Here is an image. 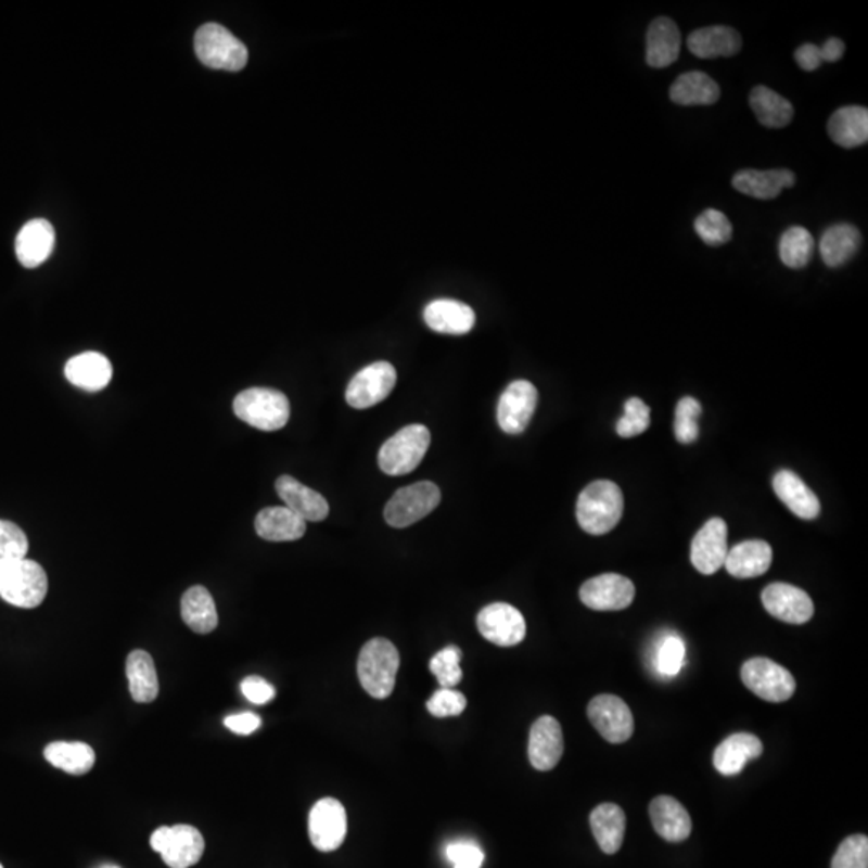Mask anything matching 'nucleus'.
<instances>
[{
  "label": "nucleus",
  "mask_w": 868,
  "mask_h": 868,
  "mask_svg": "<svg viewBox=\"0 0 868 868\" xmlns=\"http://www.w3.org/2000/svg\"><path fill=\"white\" fill-rule=\"evenodd\" d=\"M623 510L624 497L620 486L613 481H593L577 499V523L586 533L603 536L620 523Z\"/></svg>",
  "instance_id": "obj_1"
},
{
  "label": "nucleus",
  "mask_w": 868,
  "mask_h": 868,
  "mask_svg": "<svg viewBox=\"0 0 868 868\" xmlns=\"http://www.w3.org/2000/svg\"><path fill=\"white\" fill-rule=\"evenodd\" d=\"M399 651L388 639L369 640L362 647L357 661V676L360 686L370 697L385 700L393 693L396 686L397 671H399Z\"/></svg>",
  "instance_id": "obj_2"
},
{
  "label": "nucleus",
  "mask_w": 868,
  "mask_h": 868,
  "mask_svg": "<svg viewBox=\"0 0 868 868\" xmlns=\"http://www.w3.org/2000/svg\"><path fill=\"white\" fill-rule=\"evenodd\" d=\"M233 412L260 432L282 430L290 420V400L282 391L250 388L237 394Z\"/></svg>",
  "instance_id": "obj_3"
},
{
  "label": "nucleus",
  "mask_w": 868,
  "mask_h": 868,
  "mask_svg": "<svg viewBox=\"0 0 868 868\" xmlns=\"http://www.w3.org/2000/svg\"><path fill=\"white\" fill-rule=\"evenodd\" d=\"M432 443V434L425 425L406 426L391 436L379 452V465L390 476H403L413 472L422 463Z\"/></svg>",
  "instance_id": "obj_4"
},
{
  "label": "nucleus",
  "mask_w": 868,
  "mask_h": 868,
  "mask_svg": "<svg viewBox=\"0 0 868 868\" xmlns=\"http://www.w3.org/2000/svg\"><path fill=\"white\" fill-rule=\"evenodd\" d=\"M49 579L38 562L22 560L0 571V599L10 605L38 608L47 597Z\"/></svg>",
  "instance_id": "obj_5"
},
{
  "label": "nucleus",
  "mask_w": 868,
  "mask_h": 868,
  "mask_svg": "<svg viewBox=\"0 0 868 868\" xmlns=\"http://www.w3.org/2000/svg\"><path fill=\"white\" fill-rule=\"evenodd\" d=\"M195 52L200 62L213 69L240 72L248 63L245 43L217 23H208L196 31Z\"/></svg>",
  "instance_id": "obj_6"
},
{
  "label": "nucleus",
  "mask_w": 868,
  "mask_h": 868,
  "mask_svg": "<svg viewBox=\"0 0 868 868\" xmlns=\"http://www.w3.org/2000/svg\"><path fill=\"white\" fill-rule=\"evenodd\" d=\"M150 844L162 854L169 868H190L200 863L205 853V840L192 825H174L153 831Z\"/></svg>",
  "instance_id": "obj_7"
},
{
  "label": "nucleus",
  "mask_w": 868,
  "mask_h": 868,
  "mask_svg": "<svg viewBox=\"0 0 868 868\" xmlns=\"http://www.w3.org/2000/svg\"><path fill=\"white\" fill-rule=\"evenodd\" d=\"M439 487L432 481H420V483L400 487L386 503V523L393 527L412 526L417 521L429 516L439 506Z\"/></svg>",
  "instance_id": "obj_8"
},
{
  "label": "nucleus",
  "mask_w": 868,
  "mask_h": 868,
  "mask_svg": "<svg viewBox=\"0 0 868 868\" xmlns=\"http://www.w3.org/2000/svg\"><path fill=\"white\" fill-rule=\"evenodd\" d=\"M744 687L769 703H783L793 697L796 680L790 671L767 658H751L741 667Z\"/></svg>",
  "instance_id": "obj_9"
},
{
  "label": "nucleus",
  "mask_w": 868,
  "mask_h": 868,
  "mask_svg": "<svg viewBox=\"0 0 868 868\" xmlns=\"http://www.w3.org/2000/svg\"><path fill=\"white\" fill-rule=\"evenodd\" d=\"M397 382L396 369L385 360L370 363L350 380L346 403L354 409H369L385 400Z\"/></svg>",
  "instance_id": "obj_10"
},
{
  "label": "nucleus",
  "mask_w": 868,
  "mask_h": 868,
  "mask_svg": "<svg viewBox=\"0 0 868 868\" xmlns=\"http://www.w3.org/2000/svg\"><path fill=\"white\" fill-rule=\"evenodd\" d=\"M345 806L335 797H323L314 804L309 814V838L320 853H332L346 840Z\"/></svg>",
  "instance_id": "obj_11"
},
{
  "label": "nucleus",
  "mask_w": 868,
  "mask_h": 868,
  "mask_svg": "<svg viewBox=\"0 0 868 868\" xmlns=\"http://www.w3.org/2000/svg\"><path fill=\"white\" fill-rule=\"evenodd\" d=\"M477 630L487 642L499 647H515L526 637V621L509 603H490L476 617Z\"/></svg>",
  "instance_id": "obj_12"
},
{
  "label": "nucleus",
  "mask_w": 868,
  "mask_h": 868,
  "mask_svg": "<svg viewBox=\"0 0 868 868\" xmlns=\"http://www.w3.org/2000/svg\"><path fill=\"white\" fill-rule=\"evenodd\" d=\"M587 716L607 741L621 744L634 733V716L629 706L614 694H599L587 706Z\"/></svg>",
  "instance_id": "obj_13"
},
{
  "label": "nucleus",
  "mask_w": 868,
  "mask_h": 868,
  "mask_svg": "<svg viewBox=\"0 0 868 868\" xmlns=\"http://www.w3.org/2000/svg\"><path fill=\"white\" fill-rule=\"evenodd\" d=\"M537 394L536 386L527 380H516L510 383L500 396L497 404V423L507 434H520L529 425L534 412H536Z\"/></svg>",
  "instance_id": "obj_14"
},
{
  "label": "nucleus",
  "mask_w": 868,
  "mask_h": 868,
  "mask_svg": "<svg viewBox=\"0 0 868 868\" xmlns=\"http://www.w3.org/2000/svg\"><path fill=\"white\" fill-rule=\"evenodd\" d=\"M579 597L580 602L590 610L620 611L634 602L636 587L633 580L621 574H600L583 584Z\"/></svg>",
  "instance_id": "obj_15"
},
{
  "label": "nucleus",
  "mask_w": 868,
  "mask_h": 868,
  "mask_svg": "<svg viewBox=\"0 0 868 868\" xmlns=\"http://www.w3.org/2000/svg\"><path fill=\"white\" fill-rule=\"evenodd\" d=\"M727 536H729V531H727L726 521L711 519L693 537L690 559H692L693 566L704 576L717 573L726 563L727 553H729Z\"/></svg>",
  "instance_id": "obj_16"
},
{
  "label": "nucleus",
  "mask_w": 868,
  "mask_h": 868,
  "mask_svg": "<svg viewBox=\"0 0 868 868\" xmlns=\"http://www.w3.org/2000/svg\"><path fill=\"white\" fill-rule=\"evenodd\" d=\"M763 605L770 616L788 624H804L813 620L814 603L800 587L776 583L763 590Z\"/></svg>",
  "instance_id": "obj_17"
},
{
  "label": "nucleus",
  "mask_w": 868,
  "mask_h": 868,
  "mask_svg": "<svg viewBox=\"0 0 868 868\" xmlns=\"http://www.w3.org/2000/svg\"><path fill=\"white\" fill-rule=\"evenodd\" d=\"M564 741L562 726L552 716H542L533 724L527 744L531 766L540 773L552 770L562 760Z\"/></svg>",
  "instance_id": "obj_18"
},
{
  "label": "nucleus",
  "mask_w": 868,
  "mask_h": 868,
  "mask_svg": "<svg viewBox=\"0 0 868 868\" xmlns=\"http://www.w3.org/2000/svg\"><path fill=\"white\" fill-rule=\"evenodd\" d=\"M276 490L286 509L302 516L304 521H323L329 516L330 507L326 497L310 487L304 486L296 477L280 476L276 481Z\"/></svg>",
  "instance_id": "obj_19"
},
{
  "label": "nucleus",
  "mask_w": 868,
  "mask_h": 868,
  "mask_svg": "<svg viewBox=\"0 0 868 868\" xmlns=\"http://www.w3.org/2000/svg\"><path fill=\"white\" fill-rule=\"evenodd\" d=\"M426 326L444 335H465L476 323L475 310L469 304L456 299H436L423 312Z\"/></svg>",
  "instance_id": "obj_20"
},
{
  "label": "nucleus",
  "mask_w": 868,
  "mask_h": 868,
  "mask_svg": "<svg viewBox=\"0 0 868 868\" xmlns=\"http://www.w3.org/2000/svg\"><path fill=\"white\" fill-rule=\"evenodd\" d=\"M55 246V230L46 219H33L23 226L16 237V258L23 266L33 269L41 266L52 255Z\"/></svg>",
  "instance_id": "obj_21"
},
{
  "label": "nucleus",
  "mask_w": 868,
  "mask_h": 868,
  "mask_svg": "<svg viewBox=\"0 0 868 868\" xmlns=\"http://www.w3.org/2000/svg\"><path fill=\"white\" fill-rule=\"evenodd\" d=\"M654 831L669 843L686 841L692 833V819L686 807L673 796H656L650 804Z\"/></svg>",
  "instance_id": "obj_22"
},
{
  "label": "nucleus",
  "mask_w": 868,
  "mask_h": 868,
  "mask_svg": "<svg viewBox=\"0 0 868 868\" xmlns=\"http://www.w3.org/2000/svg\"><path fill=\"white\" fill-rule=\"evenodd\" d=\"M763 754V741L751 733H733L714 751L713 764L720 776H738L750 761Z\"/></svg>",
  "instance_id": "obj_23"
},
{
  "label": "nucleus",
  "mask_w": 868,
  "mask_h": 868,
  "mask_svg": "<svg viewBox=\"0 0 868 868\" xmlns=\"http://www.w3.org/2000/svg\"><path fill=\"white\" fill-rule=\"evenodd\" d=\"M65 376L72 385L78 386V388L89 391V393H99L112 382V362L103 354L93 353V350L78 354L66 362Z\"/></svg>",
  "instance_id": "obj_24"
},
{
  "label": "nucleus",
  "mask_w": 868,
  "mask_h": 868,
  "mask_svg": "<svg viewBox=\"0 0 868 868\" xmlns=\"http://www.w3.org/2000/svg\"><path fill=\"white\" fill-rule=\"evenodd\" d=\"M774 490L777 497L803 520H816L820 515V500L813 489L790 470H780L774 476Z\"/></svg>",
  "instance_id": "obj_25"
},
{
  "label": "nucleus",
  "mask_w": 868,
  "mask_h": 868,
  "mask_svg": "<svg viewBox=\"0 0 868 868\" xmlns=\"http://www.w3.org/2000/svg\"><path fill=\"white\" fill-rule=\"evenodd\" d=\"M682 47L679 28L666 16L653 20L647 33V63L651 68H666L677 62Z\"/></svg>",
  "instance_id": "obj_26"
},
{
  "label": "nucleus",
  "mask_w": 868,
  "mask_h": 868,
  "mask_svg": "<svg viewBox=\"0 0 868 868\" xmlns=\"http://www.w3.org/2000/svg\"><path fill=\"white\" fill-rule=\"evenodd\" d=\"M773 547L764 540H744L729 549L724 566L730 576L738 579H751L763 576L773 564Z\"/></svg>",
  "instance_id": "obj_27"
},
{
  "label": "nucleus",
  "mask_w": 868,
  "mask_h": 868,
  "mask_svg": "<svg viewBox=\"0 0 868 868\" xmlns=\"http://www.w3.org/2000/svg\"><path fill=\"white\" fill-rule=\"evenodd\" d=\"M794 182L796 177L788 169H773V171L744 169L737 173L732 179L733 189L757 200L777 199L784 189L793 187Z\"/></svg>",
  "instance_id": "obj_28"
},
{
  "label": "nucleus",
  "mask_w": 868,
  "mask_h": 868,
  "mask_svg": "<svg viewBox=\"0 0 868 868\" xmlns=\"http://www.w3.org/2000/svg\"><path fill=\"white\" fill-rule=\"evenodd\" d=\"M255 529L260 539L289 542L302 539L306 534V521L286 507H267L256 516Z\"/></svg>",
  "instance_id": "obj_29"
},
{
  "label": "nucleus",
  "mask_w": 868,
  "mask_h": 868,
  "mask_svg": "<svg viewBox=\"0 0 868 868\" xmlns=\"http://www.w3.org/2000/svg\"><path fill=\"white\" fill-rule=\"evenodd\" d=\"M687 46L698 59H727L740 52L741 38L729 26H707L693 31L687 39Z\"/></svg>",
  "instance_id": "obj_30"
},
{
  "label": "nucleus",
  "mask_w": 868,
  "mask_h": 868,
  "mask_svg": "<svg viewBox=\"0 0 868 868\" xmlns=\"http://www.w3.org/2000/svg\"><path fill=\"white\" fill-rule=\"evenodd\" d=\"M863 235L853 224H834L825 230L820 239V256L828 267L844 266L859 252Z\"/></svg>",
  "instance_id": "obj_31"
},
{
  "label": "nucleus",
  "mask_w": 868,
  "mask_h": 868,
  "mask_svg": "<svg viewBox=\"0 0 868 868\" xmlns=\"http://www.w3.org/2000/svg\"><path fill=\"white\" fill-rule=\"evenodd\" d=\"M828 133L837 145L856 149L868 140V110L866 106H843L831 115Z\"/></svg>",
  "instance_id": "obj_32"
},
{
  "label": "nucleus",
  "mask_w": 868,
  "mask_h": 868,
  "mask_svg": "<svg viewBox=\"0 0 868 868\" xmlns=\"http://www.w3.org/2000/svg\"><path fill=\"white\" fill-rule=\"evenodd\" d=\"M590 828H592L600 850L611 856L623 846L624 833H626V814L616 804H600L590 814Z\"/></svg>",
  "instance_id": "obj_33"
},
{
  "label": "nucleus",
  "mask_w": 868,
  "mask_h": 868,
  "mask_svg": "<svg viewBox=\"0 0 868 868\" xmlns=\"http://www.w3.org/2000/svg\"><path fill=\"white\" fill-rule=\"evenodd\" d=\"M180 614L183 623L196 634H209L216 629L219 617L215 600L206 587L193 586L182 596Z\"/></svg>",
  "instance_id": "obj_34"
},
{
  "label": "nucleus",
  "mask_w": 868,
  "mask_h": 868,
  "mask_svg": "<svg viewBox=\"0 0 868 868\" xmlns=\"http://www.w3.org/2000/svg\"><path fill=\"white\" fill-rule=\"evenodd\" d=\"M130 697L137 703H152L159 692L158 674L153 658L146 651L133 650L126 661Z\"/></svg>",
  "instance_id": "obj_35"
},
{
  "label": "nucleus",
  "mask_w": 868,
  "mask_h": 868,
  "mask_svg": "<svg viewBox=\"0 0 868 868\" xmlns=\"http://www.w3.org/2000/svg\"><path fill=\"white\" fill-rule=\"evenodd\" d=\"M669 97L677 105H713L719 100L720 89L706 73L689 72L674 81Z\"/></svg>",
  "instance_id": "obj_36"
},
{
  "label": "nucleus",
  "mask_w": 868,
  "mask_h": 868,
  "mask_svg": "<svg viewBox=\"0 0 868 868\" xmlns=\"http://www.w3.org/2000/svg\"><path fill=\"white\" fill-rule=\"evenodd\" d=\"M47 763L72 776H85L95 764L92 748L81 741H53L43 750Z\"/></svg>",
  "instance_id": "obj_37"
},
{
  "label": "nucleus",
  "mask_w": 868,
  "mask_h": 868,
  "mask_svg": "<svg viewBox=\"0 0 868 868\" xmlns=\"http://www.w3.org/2000/svg\"><path fill=\"white\" fill-rule=\"evenodd\" d=\"M750 105L757 122L766 128L780 129L790 125L794 108L784 97L766 86L751 90Z\"/></svg>",
  "instance_id": "obj_38"
},
{
  "label": "nucleus",
  "mask_w": 868,
  "mask_h": 868,
  "mask_svg": "<svg viewBox=\"0 0 868 868\" xmlns=\"http://www.w3.org/2000/svg\"><path fill=\"white\" fill-rule=\"evenodd\" d=\"M814 246L809 230L801 226L790 227L780 239V260L790 269H803L813 259Z\"/></svg>",
  "instance_id": "obj_39"
},
{
  "label": "nucleus",
  "mask_w": 868,
  "mask_h": 868,
  "mask_svg": "<svg viewBox=\"0 0 868 868\" xmlns=\"http://www.w3.org/2000/svg\"><path fill=\"white\" fill-rule=\"evenodd\" d=\"M28 549L25 531L12 521L0 520V571L25 560Z\"/></svg>",
  "instance_id": "obj_40"
},
{
  "label": "nucleus",
  "mask_w": 868,
  "mask_h": 868,
  "mask_svg": "<svg viewBox=\"0 0 868 868\" xmlns=\"http://www.w3.org/2000/svg\"><path fill=\"white\" fill-rule=\"evenodd\" d=\"M694 232L710 246H720L730 242L733 227L729 217L717 209H706L694 219Z\"/></svg>",
  "instance_id": "obj_41"
},
{
  "label": "nucleus",
  "mask_w": 868,
  "mask_h": 868,
  "mask_svg": "<svg viewBox=\"0 0 868 868\" xmlns=\"http://www.w3.org/2000/svg\"><path fill=\"white\" fill-rule=\"evenodd\" d=\"M460 661H462V650L456 646L446 647L434 654L430 661V671L439 682L441 689H454L459 686L463 677Z\"/></svg>",
  "instance_id": "obj_42"
},
{
  "label": "nucleus",
  "mask_w": 868,
  "mask_h": 868,
  "mask_svg": "<svg viewBox=\"0 0 868 868\" xmlns=\"http://www.w3.org/2000/svg\"><path fill=\"white\" fill-rule=\"evenodd\" d=\"M701 416L700 400L694 397H682L677 404L676 422H674V432H676L677 441L680 444H692L698 439V419Z\"/></svg>",
  "instance_id": "obj_43"
},
{
  "label": "nucleus",
  "mask_w": 868,
  "mask_h": 868,
  "mask_svg": "<svg viewBox=\"0 0 868 868\" xmlns=\"http://www.w3.org/2000/svg\"><path fill=\"white\" fill-rule=\"evenodd\" d=\"M651 422L650 407L639 397H630L624 406V417L617 422L616 432L621 437H634L646 433Z\"/></svg>",
  "instance_id": "obj_44"
},
{
  "label": "nucleus",
  "mask_w": 868,
  "mask_h": 868,
  "mask_svg": "<svg viewBox=\"0 0 868 868\" xmlns=\"http://www.w3.org/2000/svg\"><path fill=\"white\" fill-rule=\"evenodd\" d=\"M831 868H868V838L866 834L847 837L838 847Z\"/></svg>",
  "instance_id": "obj_45"
},
{
  "label": "nucleus",
  "mask_w": 868,
  "mask_h": 868,
  "mask_svg": "<svg viewBox=\"0 0 868 868\" xmlns=\"http://www.w3.org/2000/svg\"><path fill=\"white\" fill-rule=\"evenodd\" d=\"M686 660V646L676 636L666 637L658 647L656 667L664 676H677Z\"/></svg>",
  "instance_id": "obj_46"
},
{
  "label": "nucleus",
  "mask_w": 868,
  "mask_h": 868,
  "mask_svg": "<svg viewBox=\"0 0 868 868\" xmlns=\"http://www.w3.org/2000/svg\"><path fill=\"white\" fill-rule=\"evenodd\" d=\"M467 698L465 694L457 692L454 689H439L436 690L426 703V710L434 717H454L460 716L465 711Z\"/></svg>",
  "instance_id": "obj_47"
},
{
  "label": "nucleus",
  "mask_w": 868,
  "mask_h": 868,
  "mask_svg": "<svg viewBox=\"0 0 868 868\" xmlns=\"http://www.w3.org/2000/svg\"><path fill=\"white\" fill-rule=\"evenodd\" d=\"M446 856L454 868H481L484 853L473 841H456L446 847Z\"/></svg>",
  "instance_id": "obj_48"
},
{
  "label": "nucleus",
  "mask_w": 868,
  "mask_h": 868,
  "mask_svg": "<svg viewBox=\"0 0 868 868\" xmlns=\"http://www.w3.org/2000/svg\"><path fill=\"white\" fill-rule=\"evenodd\" d=\"M240 689H242V693L245 694L246 700L253 704H266L276 697V689H273L267 680L258 676L246 677L242 686H240Z\"/></svg>",
  "instance_id": "obj_49"
},
{
  "label": "nucleus",
  "mask_w": 868,
  "mask_h": 868,
  "mask_svg": "<svg viewBox=\"0 0 868 868\" xmlns=\"http://www.w3.org/2000/svg\"><path fill=\"white\" fill-rule=\"evenodd\" d=\"M224 726L237 736H252L260 727V717L255 713H240L227 716Z\"/></svg>",
  "instance_id": "obj_50"
},
{
  "label": "nucleus",
  "mask_w": 868,
  "mask_h": 868,
  "mask_svg": "<svg viewBox=\"0 0 868 868\" xmlns=\"http://www.w3.org/2000/svg\"><path fill=\"white\" fill-rule=\"evenodd\" d=\"M794 60L797 66L804 72H816L822 65V53L820 47L816 43H803L800 49L794 52Z\"/></svg>",
  "instance_id": "obj_51"
},
{
  "label": "nucleus",
  "mask_w": 868,
  "mask_h": 868,
  "mask_svg": "<svg viewBox=\"0 0 868 868\" xmlns=\"http://www.w3.org/2000/svg\"><path fill=\"white\" fill-rule=\"evenodd\" d=\"M844 50H846V46L841 39L838 38H830L827 42L820 47V53H822V62L833 63L841 60V56L844 55Z\"/></svg>",
  "instance_id": "obj_52"
},
{
  "label": "nucleus",
  "mask_w": 868,
  "mask_h": 868,
  "mask_svg": "<svg viewBox=\"0 0 868 868\" xmlns=\"http://www.w3.org/2000/svg\"><path fill=\"white\" fill-rule=\"evenodd\" d=\"M105 868H118V867H105Z\"/></svg>",
  "instance_id": "obj_53"
},
{
  "label": "nucleus",
  "mask_w": 868,
  "mask_h": 868,
  "mask_svg": "<svg viewBox=\"0 0 868 868\" xmlns=\"http://www.w3.org/2000/svg\"><path fill=\"white\" fill-rule=\"evenodd\" d=\"M0 868H3V867H2V864H0Z\"/></svg>",
  "instance_id": "obj_54"
}]
</instances>
